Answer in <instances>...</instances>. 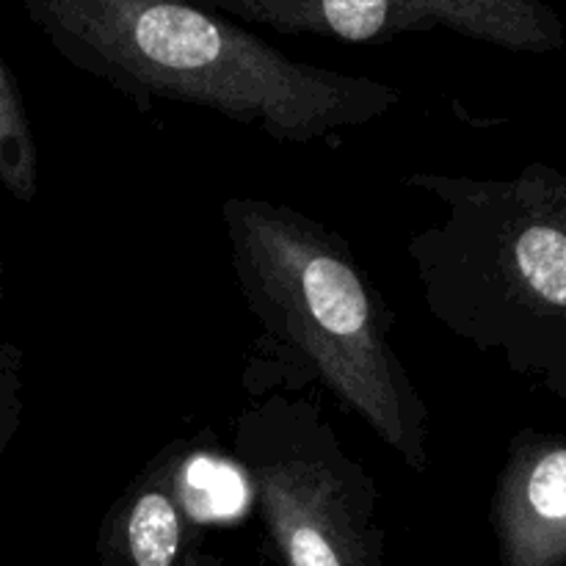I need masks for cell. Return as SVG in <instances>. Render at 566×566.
I'll use <instances>...</instances> for the list:
<instances>
[{"label": "cell", "mask_w": 566, "mask_h": 566, "mask_svg": "<svg viewBox=\"0 0 566 566\" xmlns=\"http://www.w3.org/2000/svg\"><path fill=\"white\" fill-rule=\"evenodd\" d=\"M230 265L260 340L243 365L249 398L324 387L407 468H429V403L392 343L396 313L352 243L310 213L227 197Z\"/></svg>", "instance_id": "obj_1"}, {"label": "cell", "mask_w": 566, "mask_h": 566, "mask_svg": "<svg viewBox=\"0 0 566 566\" xmlns=\"http://www.w3.org/2000/svg\"><path fill=\"white\" fill-rule=\"evenodd\" d=\"M75 70L149 111L180 103L310 144L370 125L401 103L385 81L296 61L193 0H20Z\"/></svg>", "instance_id": "obj_2"}, {"label": "cell", "mask_w": 566, "mask_h": 566, "mask_svg": "<svg viewBox=\"0 0 566 566\" xmlns=\"http://www.w3.org/2000/svg\"><path fill=\"white\" fill-rule=\"evenodd\" d=\"M446 216L407 241L426 310L517 379L566 401V164L509 177L415 171Z\"/></svg>", "instance_id": "obj_3"}, {"label": "cell", "mask_w": 566, "mask_h": 566, "mask_svg": "<svg viewBox=\"0 0 566 566\" xmlns=\"http://www.w3.org/2000/svg\"><path fill=\"white\" fill-rule=\"evenodd\" d=\"M232 453L285 566H387L379 490L318 398L265 392L232 423Z\"/></svg>", "instance_id": "obj_4"}, {"label": "cell", "mask_w": 566, "mask_h": 566, "mask_svg": "<svg viewBox=\"0 0 566 566\" xmlns=\"http://www.w3.org/2000/svg\"><path fill=\"white\" fill-rule=\"evenodd\" d=\"M287 36L379 44L403 33L453 31L475 42L542 53L558 31L536 0H193Z\"/></svg>", "instance_id": "obj_5"}, {"label": "cell", "mask_w": 566, "mask_h": 566, "mask_svg": "<svg viewBox=\"0 0 566 566\" xmlns=\"http://www.w3.org/2000/svg\"><path fill=\"white\" fill-rule=\"evenodd\" d=\"M501 566H566V434L520 429L490 503Z\"/></svg>", "instance_id": "obj_6"}, {"label": "cell", "mask_w": 566, "mask_h": 566, "mask_svg": "<svg viewBox=\"0 0 566 566\" xmlns=\"http://www.w3.org/2000/svg\"><path fill=\"white\" fill-rule=\"evenodd\" d=\"M191 451V442H169L127 481L99 523V566H177L199 545L186 484Z\"/></svg>", "instance_id": "obj_7"}, {"label": "cell", "mask_w": 566, "mask_h": 566, "mask_svg": "<svg viewBox=\"0 0 566 566\" xmlns=\"http://www.w3.org/2000/svg\"><path fill=\"white\" fill-rule=\"evenodd\" d=\"M0 186L31 205L39 197V144L20 83L0 53Z\"/></svg>", "instance_id": "obj_8"}, {"label": "cell", "mask_w": 566, "mask_h": 566, "mask_svg": "<svg viewBox=\"0 0 566 566\" xmlns=\"http://www.w3.org/2000/svg\"><path fill=\"white\" fill-rule=\"evenodd\" d=\"M6 296V263L0 260V304ZM22 423V352L0 340V434H17Z\"/></svg>", "instance_id": "obj_9"}, {"label": "cell", "mask_w": 566, "mask_h": 566, "mask_svg": "<svg viewBox=\"0 0 566 566\" xmlns=\"http://www.w3.org/2000/svg\"><path fill=\"white\" fill-rule=\"evenodd\" d=\"M177 566H224V564H221L219 556H213V553L205 551L202 545H193Z\"/></svg>", "instance_id": "obj_10"}, {"label": "cell", "mask_w": 566, "mask_h": 566, "mask_svg": "<svg viewBox=\"0 0 566 566\" xmlns=\"http://www.w3.org/2000/svg\"><path fill=\"white\" fill-rule=\"evenodd\" d=\"M11 440H14V434H0V462H3V453L11 446Z\"/></svg>", "instance_id": "obj_11"}]
</instances>
